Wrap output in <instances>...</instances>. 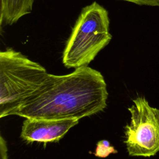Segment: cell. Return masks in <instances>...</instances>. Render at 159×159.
Wrapping results in <instances>:
<instances>
[{
  "label": "cell",
  "instance_id": "7a4b0ae2",
  "mask_svg": "<svg viewBox=\"0 0 159 159\" xmlns=\"http://www.w3.org/2000/svg\"><path fill=\"white\" fill-rule=\"evenodd\" d=\"M109 12L94 1L84 7L66 41L62 62L68 68L88 66L111 42Z\"/></svg>",
  "mask_w": 159,
  "mask_h": 159
},
{
  "label": "cell",
  "instance_id": "ba28073f",
  "mask_svg": "<svg viewBox=\"0 0 159 159\" xmlns=\"http://www.w3.org/2000/svg\"><path fill=\"white\" fill-rule=\"evenodd\" d=\"M132 2L139 6H159V0H119Z\"/></svg>",
  "mask_w": 159,
  "mask_h": 159
},
{
  "label": "cell",
  "instance_id": "52a82bcc",
  "mask_svg": "<svg viewBox=\"0 0 159 159\" xmlns=\"http://www.w3.org/2000/svg\"><path fill=\"white\" fill-rule=\"evenodd\" d=\"M117 153L114 147L111 145L110 142L106 140L99 141L96 145L94 155L96 157L100 158H106L111 153Z\"/></svg>",
  "mask_w": 159,
  "mask_h": 159
},
{
  "label": "cell",
  "instance_id": "3957f363",
  "mask_svg": "<svg viewBox=\"0 0 159 159\" xmlns=\"http://www.w3.org/2000/svg\"><path fill=\"white\" fill-rule=\"evenodd\" d=\"M48 73L21 52H0V117L13 115L40 87Z\"/></svg>",
  "mask_w": 159,
  "mask_h": 159
},
{
  "label": "cell",
  "instance_id": "5b68a950",
  "mask_svg": "<svg viewBox=\"0 0 159 159\" xmlns=\"http://www.w3.org/2000/svg\"><path fill=\"white\" fill-rule=\"evenodd\" d=\"M79 120L25 118L22 126L20 137L27 142H56L77 125Z\"/></svg>",
  "mask_w": 159,
  "mask_h": 159
},
{
  "label": "cell",
  "instance_id": "277c9868",
  "mask_svg": "<svg viewBox=\"0 0 159 159\" xmlns=\"http://www.w3.org/2000/svg\"><path fill=\"white\" fill-rule=\"evenodd\" d=\"M130 122L124 129V143L130 156L150 157L159 152V109L139 96L128 108Z\"/></svg>",
  "mask_w": 159,
  "mask_h": 159
},
{
  "label": "cell",
  "instance_id": "8992f818",
  "mask_svg": "<svg viewBox=\"0 0 159 159\" xmlns=\"http://www.w3.org/2000/svg\"><path fill=\"white\" fill-rule=\"evenodd\" d=\"M35 0H1V29L16 23L22 17L30 14Z\"/></svg>",
  "mask_w": 159,
  "mask_h": 159
},
{
  "label": "cell",
  "instance_id": "9c48e42d",
  "mask_svg": "<svg viewBox=\"0 0 159 159\" xmlns=\"http://www.w3.org/2000/svg\"><path fill=\"white\" fill-rule=\"evenodd\" d=\"M1 151L2 159H7V148L6 142L2 136L1 137Z\"/></svg>",
  "mask_w": 159,
  "mask_h": 159
},
{
  "label": "cell",
  "instance_id": "6da1fadb",
  "mask_svg": "<svg viewBox=\"0 0 159 159\" xmlns=\"http://www.w3.org/2000/svg\"><path fill=\"white\" fill-rule=\"evenodd\" d=\"M107 96L102 74L84 66L67 75L48 73L40 87L13 115L24 118L80 120L102 111Z\"/></svg>",
  "mask_w": 159,
  "mask_h": 159
}]
</instances>
